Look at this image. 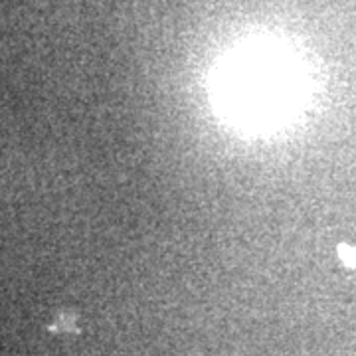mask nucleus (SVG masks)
<instances>
[{"label": "nucleus", "mask_w": 356, "mask_h": 356, "mask_svg": "<svg viewBox=\"0 0 356 356\" xmlns=\"http://www.w3.org/2000/svg\"><path fill=\"white\" fill-rule=\"evenodd\" d=\"M339 255L343 259L344 266L355 267L356 269V248H350V245H341L339 248Z\"/></svg>", "instance_id": "nucleus-1"}]
</instances>
